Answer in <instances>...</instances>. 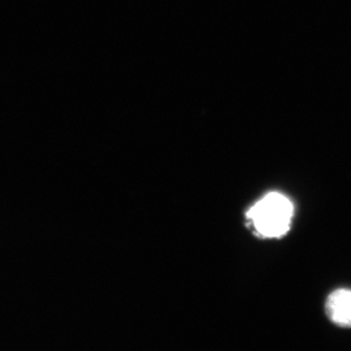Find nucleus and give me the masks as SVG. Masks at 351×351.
I'll list each match as a JSON object with an SVG mask.
<instances>
[{
	"label": "nucleus",
	"mask_w": 351,
	"mask_h": 351,
	"mask_svg": "<svg viewBox=\"0 0 351 351\" xmlns=\"http://www.w3.org/2000/svg\"><path fill=\"white\" fill-rule=\"evenodd\" d=\"M326 313L337 326L351 328V291L339 289L330 294L326 302Z\"/></svg>",
	"instance_id": "f03ea898"
},
{
	"label": "nucleus",
	"mask_w": 351,
	"mask_h": 351,
	"mask_svg": "<svg viewBox=\"0 0 351 351\" xmlns=\"http://www.w3.org/2000/svg\"><path fill=\"white\" fill-rule=\"evenodd\" d=\"M293 215L292 202L280 193H272L256 203L248 217L261 237L277 239L287 233Z\"/></svg>",
	"instance_id": "f257e3e1"
}]
</instances>
